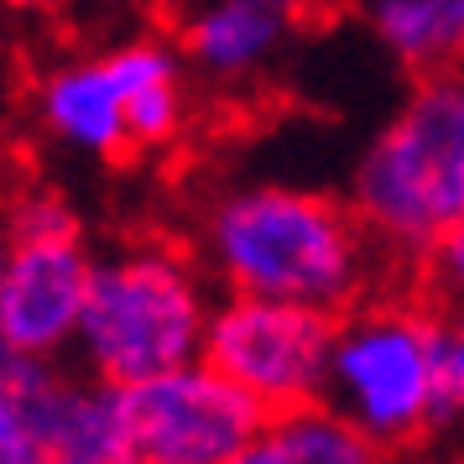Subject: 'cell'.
Returning a JSON list of instances; mask_svg holds the SVG:
<instances>
[{"instance_id": "cell-1", "label": "cell", "mask_w": 464, "mask_h": 464, "mask_svg": "<svg viewBox=\"0 0 464 464\" xmlns=\"http://www.w3.org/2000/svg\"><path fill=\"white\" fill-rule=\"evenodd\" d=\"M204 266L225 293L344 314L371 282V235L350 204L293 183H240L204 209Z\"/></svg>"}, {"instance_id": "cell-2", "label": "cell", "mask_w": 464, "mask_h": 464, "mask_svg": "<svg viewBox=\"0 0 464 464\" xmlns=\"http://www.w3.org/2000/svg\"><path fill=\"white\" fill-rule=\"evenodd\" d=\"M360 230L401 256H428L464 225V73H422L350 172Z\"/></svg>"}, {"instance_id": "cell-3", "label": "cell", "mask_w": 464, "mask_h": 464, "mask_svg": "<svg viewBox=\"0 0 464 464\" xmlns=\"http://www.w3.org/2000/svg\"><path fill=\"white\" fill-rule=\"evenodd\" d=\"M209 293L204 276L172 246H126L94 261L84 314L68 355L89 381L141 386L204 355Z\"/></svg>"}, {"instance_id": "cell-4", "label": "cell", "mask_w": 464, "mask_h": 464, "mask_svg": "<svg viewBox=\"0 0 464 464\" xmlns=\"http://www.w3.org/2000/svg\"><path fill=\"white\" fill-rule=\"evenodd\" d=\"M324 407L381 454L433 428V314L412 303H371L334 324Z\"/></svg>"}, {"instance_id": "cell-5", "label": "cell", "mask_w": 464, "mask_h": 464, "mask_svg": "<svg viewBox=\"0 0 464 464\" xmlns=\"http://www.w3.org/2000/svg\"><path fill=\"white\" fill-rule=\"evenodd\" d=\"M334 324L339 318L324 308L225 293L219 303H209L198 360L235 381L251 401H261V412L308 407V401H324Z\"/></svg>"}, {"instance_id": "cell-6", "label": "cell", "mask_w": 464, "mask_h": 464, "mask_svg": "<svg viewBox=\"0 0 464 464\" xmlns=\"http://www.w3.org/2000/svg\"><path fill=\"white\" fill-rule=\"evenodd\" d=\"M126 412L136 464H230L266 418L261 401L204 360L126 386Z\"/></svg>"}, {"instance_id": "cell-7", "label": "cell", "mask_w": 464, "mask_h": 464, "mask_svg": "<svg viewBox=\"0 0 464 464\" xmlns=\"http://www.w3.org/2000/svg\"><path fill=\"white\" fill-rule=\"evenodd\" d=\"M94 256L84 240H5L0 360H63L84 314Z\"/></svg>"}, {"instance_id": "cell-8", "label": "cell", "mask_w": 464, "mask_h": 464, "mask_svg": "<svg viewBox=\"0 0 464 464\" xmlns=\"http://www.w3.org/2000/svg\"><path fill=\"white\" fill-rule=\"evenodd\" d=\"M308 0H204L183 22V63L214 84H246L287 47Z\"/></svg>"}, {"instance_id": "cell-9", "label": "cell", "mask_w": 464, "mask_h": 464, "mask_svg": "<svg viewBox=\"0 0 464 464\" xmlns=\"http://www.w3.org/2000/svg\"><path fill=\"white\" fill-rule=\"evenodd\" d=\"M37 121L53 141L84 157H121L126 141V100L110 79L105 58H79V63L53 68L37 84Z\"/></svg>"}, {"instance_id": "cell-10", "label": "cell", "mask_w": 464, "mask_h": 464, "mask_svg": "<svg viewBox=\"0 0 464 464\" xmlns=\"http://www.w3.org/2000/svg\"><path fill=\"white\" fill-rule=\"evenodd\" d=\"M47 464H136L126 392L105 381H63L43 428Z\"/></svg>"}, {"instance_id": "cell-11", "label": "cell", "mask_w": 464, "mask_h": 464, "mask_svg": "<svg viewBox=\"0 0 464 464\" xmlns=\"http://www.w3.org/2000/svg\"><path fill=\"white\" fill-rule=\"evenodd\" d=\"M230 464H386V454L324 401H308L266 412Z\"/></svg>"}, {"instance_id": "cell-12", "label": "cell", "mask_w": 464, "mask_h": 464, "mask_svg": "<svg viewBox=\"0 0 464 464\" xmlns=\"http://www.w3.org/2000/svg\"><path fill=\"white\" fill-rule=\"evenodd\" d=\"M63 381L58 360H0V464H47L43 428Z\"/></svg>"}, {"instance_id": "cell-13", "label": "cell", "mask_w": 464, "mask_h": 464, "mask_svg": "<svg viewBox=\"0 0 464 464\" xmlns=\"http://www.w3.org/2000/svg\"><path fill=\"white\" fill-rule=\"evenodd\" d=\"M464 422V297L433 314V428Z\"/></svg>"}, {"instance_id": "cell-14", "label": "cell", "mask_w": 464, "mask_h": 464, "mask_svg": "<svg viewBox=\"0 0 464 464\" xmlns=\"http://www.w3.org/2000/svg\"><path fill=\"white\" fill-rule=\"evenodd\" d=\"M183 121H188V94H183V79H168V84L136 89L126 100V141L130 147H172L183 136Z\"/></svg>"}, {"instance_id": "cell-15", "label": "cell", "mask_w": 464, "mask_h": 464, "mask_svg": "<svg viewBox=\"0 0 464 464\" xmlns=\"http://www.w3.org/2000/svg\"><path fill=\"white\" fill-rule=\"evenodd\" d=\"M0 219H5V240H84L73 204L58 193H22Z\"/></svg>"}, {"instance_id": "cell-16", "label": "cell", "mask_w": 464, "mask_h": 464, "mask_svg": "<svg viewBox=\"0 0 464 464\" xmlns=\"http://www.w3.org/2000/svg\"><path fill=\"white\" fill-rule=\"evenodd\" d=\"M422 22L433 32V53H439V68L464 63V0H418Z\"/></svg>"}, {"instance_id": "cell-17", "label": "cell", "mask_w": 464, "mask_h": 464, "mask_svg": "<svg viewBox=\"0 0 464 464\" xmlns=\"http://www.w3.org/2000/svg\"><path fill=\"white\" fill-rule=\"evenodd\" d=\"M428 261H433V276H439L443 293L464 297V225H454V230L443 235L439 246L428 251Z\"/></svg>"}, {"instance_id": "cell-18", "label": "cell", "mask_w": 464, "mask_h": 464, "mask_svg": "<svg viewBox=\"0 0 464 464\" xmlns=\"http://www.w3.org/2000/svg\"><path fill=\"white\" fill-rule=\"evenodd\" d=\"M136 5L147 11L151 22H172V26H183V22L193 16V11L204 5V0H136Z\"/></svg>"}, {"instance_id": "cell-19", "label": "cell", "mask_w": 464, "mask_h": 464, "mask_svg": "<svg viewBox=\"0 0 464 464\" xmlns=\"http://www.w3.org/2000/svg\"><path fill=\"white\" fill-rule=\"evenodd\" d=\"M11 5H16V11H53L58 0H11Z\"/></svg>"}, {"instance_id": "cell-20", "label": "cell", "mask_w": 464, "mask_h": 464, "mask_svg": "<svg viewBox=\"0 0 464 464\" xmlns=\"http://www.w3.org/2000/svg\"><path fill=\"white\" fill-rule=\"evenodd\" d=\"M0 256H5V219H0Z\"/></svg>"}]
</instances>
